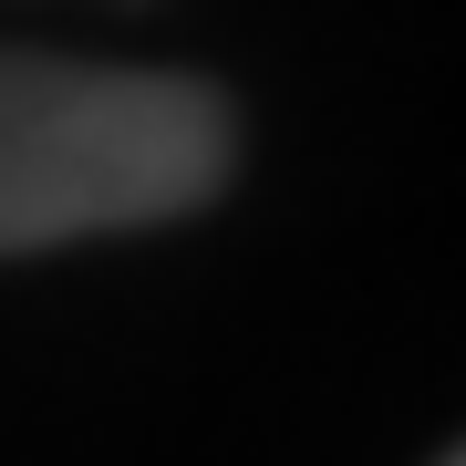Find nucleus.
<instances>
[{"label": "nucleus", "mask_w": 466, "mask_h": 466, "mask_svg": "<svg viewBox=\"0 0 466 466\" xmlns=\"http://www.w3.org/2000/svg\"><path fill=\"white\" fill-rule=\"evenodd\" d=\"M238 167V115L198 73L0 52V259L167 228Z\"/></svg>", "instance_id": "obj_1"}]
</instances>
